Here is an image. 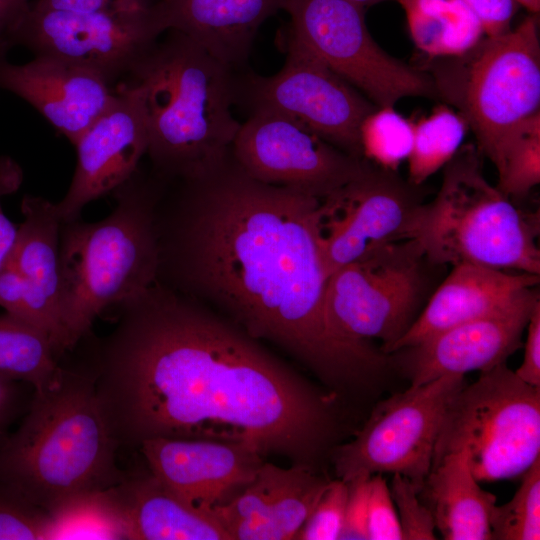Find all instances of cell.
<instances>
[{
	"label": "cell",
	"mask_w": 540,
	"mask_h": 540,
	"mask_svg": "<svg viewBox=\"0 0 540 540\" xmlns=\"http://www.w3.org/2000/svg\"><path fill=\"white\" fill-rule=\"evenodd\" d=\"M114 309L85 362L119 448L216 440L306 465L327 440V399L190 296L156 283Z\"/></svg>",
	"instance_id": "obj_1"
},
{
	"label": "cell",
	"mask_w": 540,
	"mask_h": 540,
	"mask_svg": "<svg viewBox=\"0 0 540 540\" xmlns=\"http://www.w3.org/2000/svg\"><path fill=\"white\" fill-rule=\"evenodd\" d=\"M185 191L158 224V283L213 301L252 338L279 344L329 383L359 382L385 365L372 344L347 341L326 311L321 199L260 182L225 164Z\"/></svg>",
	"instance_id": "obj_2"
},
{
	"label": "cell",
	"mask_w": 540,
	"mask_h": 540,
	"mask_svg": "<svg viewBox=\"0 0 540 540\" xmlns=\"http://www.w3.org/2000/svg\"><path fill=\"white\" fill-rule=\"evenodd\" d=\"M84 361H60L34 389L21 424L0 447V485L50 512L78 494L111 488L126 477Z\"/></svg>",
	"instance_id": "obj_3"
},
{
	"label": "cell",
	"mask_w": 540,
	"mask_h": 540,
	"mask_svg": "<svg viewBox=\"0 0 540 540\" xmlns=\"http://www.w3.org/2000/svg\"><path fill=\"white\" fill-rule=\"evenodd\" d=\"M230 68L169 30L128 78L144 91L147 154L162 177L200 179L226 161L241 127L231 113Z\"/></svg>",
	"instance_id": "obj_4"
},
{
	"label": "cell",
	"mask_w": 540,
	"mask_h": 540,
	"mask_svg": "<svg viewBox=\"0 0 540 540\" xmlns=\"http://www.w3.org/2000/svg\"><path fill=\"white\" fill-rule=\"evenodd\" d=\"M110 214L61 222L60 319L66 353L91 333L98 316L158 283L157 195L140 168L112 192Z\"/></svg>",
	"instance_id": "obj_5"
},
{
	"label": "cell",
	"mask_w": 540,
	"mask_h": 540,
	"mask_svg": "<svg viewBox=\"0 0 540 540\" xmlns=\"http://www.w3.org/2000/svg\"><path fill=\"white\" fill-rule=\"evenodd\" d=\"M480 154L467 145L445 165L439 192L419 206L410 239L434 264L471 263L539 275L538 214L515 207L486 180Z\"/></svg>",
	"instance_id": "obj_6"
},
{
	"label": "cell",
	"mask_w": 540,
	"mask_h": 540,
	"mask_svg": "<svg viewBox=\"0 0 540 540\" xmlns=\"http://www.w3.org/2000/svg\"><path fill=\"white\" fill-rule=\"evenodd\" d=\"M460 450L479 482L523 475L540 458V387L505 363L464 385L444 412L432 466Z\"/></svg>",
	"instance_id": "obj_7"
},
{
	"label": "cell",
	"mask_w": 540,
	"mask_h": 540,
	"mask_svg": "<svg viewBox=\"0 0 540 540\" xmlns=\"http://www.w3.org/2000/svg\"><path fill=\"white\" fill-rule=\"evenodd\" d=\"M459 73L437 86L461 108L481 154L492 163L511 132L540 112V42L536 19L481 39L461 56Z\"/></svg>",
	"instance_id": "obj_8"
},
{
	"label": "cell",
	"mask_w": 540,
	"mask_h": 540,
	"mask_svg": "<svg viewBox=\"0 0 540 540\" xmlns=\"http://www.w3.org/2000/svg\"><path fill=\"white\" fill-rule=\"evenodd\" d=\"M424 260L421 246L410 239L333 272L326 311L335 332L356 344L380 340L387 354L419 315L427 290Z\"/></svg>",
	"instance_id": "obj_9"
},
{
	"label": "cell",
	"mask_w": 540,
	"mask_h": 540,
	"mask_svg": "<svg viewBox=\"0 0 540 540\" xmlns=\"http://www.w3.org/2000/svg\"><path fill=\"white\" fill-rule=\"evenodd\" d=\"M291 18L288 39L313 55L378 108L404 97H434L435 81L390 56L374 41L364 8L346 0H283Z\"/></svg>",
	"instance_id": "obj_10"
},
{
	"label": "cell",
	"mask_w": 540,
	"mask_h": 540,
	"mask_svg": "<svg viewBox=\"0 0 540 540\" xmlns=\"http://www.w3.org/2000/svg\"><path fill=\"white\" fill-rule=\"evenodd\" d=\"M464 385V375H445L378 403L355 438L336 449L337 477L400 474L420 491L446 407Z\"/></svg>",
	"instance_id": "obj_11"
},
{
	"label": "cell",
	"mask_w": 540,
	"mask_h": 540,
	"mask_svg": "<svg viewBox=\"0 0 540 540\" xmlns=\"http://www.w3.org/2000/svg\"><path fill=\"white\" fill-rule=\"evenodd\" d=\"M164 31L155 4L136 12L64 11L30 4L13 43L35 56L90 69L116 86L132 75Z\"/></svg>",
	"instance_id": "obj_12"
},
{
	"label": "cell",
	"mask_w": 540,
	"mask_h": 540,
	"mask_svg": "<svg viewBox=\"0 0 540 540\" xmlns=\"http://www.w3.org/2000/svg\"><path fill=\"white\" fill-rule=\"evenodd\" d=\"M396 172L367 165L355 179L321 199L319 241L330 276L392 243L410 240L422 204Z\"/></svg>",
	"instance_id": "obj_13"
},
{
	"label": "cell",
	"mask_w": 540,
	"mask_h": 540,
	"mask_svg": "<svg viewBox=\"0 0 540 540\" xmlns=\"http://www.w3.org/2000/svg\"><path fill=\"white\" fill-rule=\"evenodd\" d=\"M237 165L250 177L323 199L358 177L368 162L338 149L296 120L255 109L233 141Z\"/></svg>",
	"instance_id": "obj_14"
},
{
	"label": "cell",
	"mask_w": 540,
	"mask_h": 540,
	"mask_svg": "<svg viewBox=\"0 0 540 540\" xmlns=\"http://www.w3.org/2000/svg\"><path fill=\"white\" fill-rule=\"evenodd\" d=\"M282 69L270 77H252L255 109L286 115L347 154L362 158L359 131L377 108L355 87L288 39Z\"/></svg>",
	"instance_id": "obj_15"
},
{
	"label": "cell",
	"mask_w": 540,
	"mask_h": 540,
	"mask_svg": "<svg viewBox=\"0 0 540 540\" xmlns=\"http://www.w3.org/2000/svg\"><path fill=\"white\" fill-rule=\"evenodd\" d=\"M74 146L75 171L56 203L62 223L79 219L87 204L112 193L138 170L149 146L142 86L131 79L118 83L111 104Z\"/></svg>",
	"instance_id": "obj_16"
},
{
	"label": "cell",
	"mask_w": 540,
	"mask_h": 540,
	"mask_svg": "<svg viewBox=\"0 0 540 540\" xmlns=\"http://www.w3.org/2000/svg\"><path fill=\"white\" fill-rule=\"evenodd\" d=\"M538 302V292L527 288L499 310L399 350L404 352L401 367L410 385L445 375L483 372L505 363L522 346V334Z\"/></svg>",
	"instance_id": "obj_17"
},
{
	"label": "cell",
	"mask_w": 540,
	"mask_h": 540,
	"mask_svg": "<svg viewBox=\"0 0 540 540\" xmlns=\"http://www.w3.org/2000/svg\"><path fill=\"white\" fill-rule=\"evenodd\" d=\"M138 449L155 477L205 510L233 488L251 483L263 464L257 451L226 441L152 438Z\"/></svg>",
	"instance_id": "obj_18"
},
{
	"label": "cell",
	"mask_w": 540,
	"mask_h": 540,
	"mask_svg": "<svg viewBox=\"0 0 540 540\" xmlns=\"http://www.w3.org/2000/svg\"><path fill=\"white\" fill-rule=\"evenodd\" d=\"M0 89L35 108L73 145L111 104L116 86L85 67L48 56L0 60Z\"/></svg>",
	"instance_id": "obj_19"
},
{
	"label": "cell",
	"mask_w": 540,
	"mask_h": 540,
	"mask_svg": "<svg viewBox=\"0 0 540 540\" xmlns=\"http://www.w3.org/2000/svg\"><path fill=\"white\" fill-rule=\"evenodd\" d=\"M539 275L461 263L430 297L407 332L387 351L414 346L448 328L488 315L535 287Z\"/></svg>",
	"instance_id": "obj_20"
},
{
	"label": "cell",
	"mask_w": 540,
	"mask_h": 540,
	"mask_svg": "<svg viewBox=\"0 0 540 540\" xmlns=\"http://www.w3.org/2000/svg\"><path fill=\"white\" fill-rule=\"evenodd\" d=\"M23 222L7 263L21 275L27 295L57 353L66 354L60 319L59 239L61 219L56 203L34 195L21 201Z\"/></svg>",
	"instance_id": "obj_21"
},
{
	"label": "cell",
	"mask_w": 540,
	"mask_h": 540,
	"mask_svg": "<svg viewBox=\"0 0 540 540\" xmlns=\"http://www.w3.org/2000/svg\"><path fill=\"white\" fill-rule=\"evenodd\" d=\"M126 540H231L213 510L176 494L150 471L109 488Z\"/></svg>",
	"instance_id": "obj_22"
},
{
	"label": "cell",
	"mask_w": 540,
	"mask_h": 540,
	"mask_svg": "<svg viewBox=\"0 0 540 540\" xmlns=\"http://www.w3.org/2000/svg\"><path fill=\"white\" fill-rule=\"evenodd\" d=\"M283 0H157L165 30L178 31L231 68L244 61L260 25Z\"/></svg>",
	"instance_id": "obj_23"
},
{
	"label": "cell",
	"mask_w": 540,
	"mask_h": 540,
	"mask_svg": "<svg viewBox=\"0 0 540 540\" xmlns=\"http://www.w3.org/2000/svg\"><path fill=\"white\" fill-rule=\"evenodd\" d=\"M329 480L308 465L283 469L263 463L235 501L250 540L295 539Z\"/></svg>",
	"instance_id": "obj_24"
},
{
	"label": "cell",
	"mask_w": 540,
	"mask_h": 540,
	"mask_svg": "<svg viewBox=\"0 0 540 540\" xmlns=\"http://www.w3.org/2000/svg\"><path fill=\"white\" fill-rule=\"evenodd\" d=\"M418 494L443 539H492L490 519L497 498L480 487L464 450L433 465Z\"/></svg>",
	"instance_id": "obj_25"
},
{
	"label": "cell",
	"mask_w": 540,
	"mask_h": 540,
	"mask_svg": "<svg viewBox=\"0 0 540 540\" xmlns=\"http://www.w3.org/2000/svg\"><path fill=\"white\" fill-rule=\"evenodd\" d=\"M415 46L430 57H461L482 39L477 17L461 0H397Z\"/></svg>",
	"instance_id": "obj_26"
},
{
	"label": "cell",
	"mask_w": 540,
	"mask_h": 540,
	"mask_svg": "<svg viewBox=\"0 0 540 540\" xmlns=\"http://www.w3.org/2000/svg\"><path fill=\"white\" fill-rule=\"evenodd\" d=\"M61 358L43 330L0 315V375L39 389L53 378Z\"/></svg>",
	"instance_id": "obj_27"
},
{
	"label": "cell",
	"mask_w": 540,
	"mask_h": 540,
	"mask_svg": "<svg viewBox=\"0 0 540 540\" xmlns=\"http://www.w3.org/2000/svg\"><path fill=\"white\" fill-rule=\"evenodd\" d=\"M469 125L461 113L445 105L433 109L413 125L408 157L409 183L420 186L458 152Z\"/></svg>",
	"instance_id": "obj_28"
},
{
	"label": "cell",
	"mask_w": 540,
	"mask_h": 540,
	"mask_svg": "<svg viewBox=\"0 0 540 540\" xmlns=\"http://www.w3.org/2000/svg\"><path fill=\"white\" fill-rule=\"evenodd\" d=\"M50 539H124L125 528L109 488L78 494L49 512Z\"/></svg>",
	"instance_id": "obj_29"
},
{
	"label": "cell",
	"mask_w": 540,
	"mask_h": 540,
	"mask_svg": "<svg viewBox=\"0 0 540 540\" xmlns=\"http://www.w3.org/2000/svg\"><path fill=\"white\" fill-rule=\"evenodd\" d=\"M493 164L496 187L507 198L524 197L540 183V112L511 132Z\"/></svg>",
	"instance_id": "obj_30"
},
{
	"label": "cell",
	"mask_w": 540,
	"mask_h": 540,
	"mask_svg": "<svg viewBox=\"0 0 540 540\" xmlns=\"http://www.w3.org/2000/svg\"><path fill=\"white\" fill-rule=\"evenodd\" d=\"M413 125L394 107L375 108L360 126L362 156L379 168L396 172L410 155Z\"/></svg>",
	"instance_id": "obj_31"
},
{
	"label": "cell",
	"mask_w": 540,
	"mask_h": 540,
	"mask_svg": "<svg viewBox=\"0 0 540 540\" xmlns=\"http://www.w3.org/2000/svg\"><path fill=\"white\" fill-rule=\"evenodd\" d=\"M490 525L492 539H540V458L523 474L514 496L495 505Z\"/></svg>",
	"instance_id": "obj_32"
},
{
	"label": "cell",
	"mask_w": 540,
	"mask_h": 540,
	"mask_svg": "<svg viewBox=\"0 0 540 540\" xmlns=\"http://www.w3.org/2000/svg\"><path fill=\"white\" fill-rule=\"evenodd\" d=\"M51 532L48 511L0 485V540H48Z\"/></svg>",
	"instance_id": "obj_33"
},
{
	"label": "cell",
	"mask_w": 540,
	"mask_h": 540,
	"mask_svg": "<svg viewBox=\"0 0 540 540\" xmlns=\"http://www.w3.org/2000/svg\"><path fill=\"white\" fill-rule=\"evenodd\" d=\"M389 489L396 507L402 540L436 539L432 513L420 499L416 486L404 476L393 474Z\"/></svg>",
	"instance_id": "obj_34"
},
{
	"label": "cell",
	"mask_w": 540,
	"mask_h": 540,
	"mask_svg": "<svg viewBox=\"0 0 540 540\" xmlns=\"http://www.w3.org/2000/svg\"><path fill=\"white\" fill-rule=\"evenodd\" d=\"M347 497V482L341 479L329 481L313 511L296 534L295 539H339Z\"/></svg>",
	"instance_id": "obj_35"
},
{
	"label": "cell",
	"mask_w": 540,
	"mask_h": 540,
	"mask_svg": "<svg viewBox=\"0 0 540 540\" xmlns=\"http://www.w3.org/2000/svg\"><path fill=\"white\" fill-rule=\"evenodd\" d=\"M367 534L368 540H402L396 507L382 474L369 480Z\"/></svg>",
	"instance_id": "obj_36"
},
{
	"label": "cell",
	"mask_w": 540,
	"mask_h": 540,
	"mask_svg": "<svg viewBox=\"0 0 540 540\" xmlns=\"http://www.w3.org/2000/svg\"><path fill=\"white\" fill-rule=\"evenodd\" d=\"M371 475L359 474L347 482L348 497L339 539L368 540L367 511Z\"/></svg>",
	"instance_id": "obj_37"
},
{
	"label": "cell",
	"mask_w": 540,
	"mask_h": 540,
	"mask_svg": "<svg viewBox=\"0 0 540 540\" xmlns=\"http://www.w3.org/2000/svg\"><path fill=\"white\" fill-rule=\"evenodd\" d=\"M22 181L20 165L11 157L0 156V271L10 258L18 232V227L5 215L1 199L15 193Z\"/></svg>",
	"instance_id": "obj_38"
},
{
	"label": "cell",
	"mask_w": 540,
	"mask_h": 540,
	"mask_svg": "<svg viewBox=\"0 0 540 540\" xmlns=\"http://www.w3.org/2000/svg\"><path fill=\"white\" fill-rule=\"evenodd\" d=\"M34 389L31 385L0 375V447L9 436L15 420L28 409Z\"/></svg>",
	"instance_id": "obj_39"
},
{
	"label": "cell",
	"mask_w": 540,
	"mask_h": 540,
	"mask_svg": "<svg viewBox=\"0 0 540 540\" xmlns=\"http://www.w3.org/2000/svg\"><path fill=\"white\" fill-rule=\"evenodd\" d=\"M477 17L487 37L504 34L510 30L517 2L515 0H461Z\"/></svg>",
	"instance_id": "obj_40"
},
{
	"label": "cell",
	"mask_w": 540,
	"mask_h": 540,
	"mask_svg": "<svg viewBox=\"0 0 540 540\" xmlns=\"http://www.w3.org/2000/svg\"><path fill=\"white\" fill-rule=\"evenodd\" d=\"M157 0H35L37 8L81 12H136L151 9Z\"/></svg>",
	"instance_id": "obj_41"
},
{
	"label": "cell",
	"mask_w": 540,
	"mask_h": 540,
	"mask_svg": "<svg viewBox=\"0 0 540 540\" xmlns=\"http://www.w3.org/2000/svg\"><path fill=\"white\" fill-rule=\"evenodd\" d=\"M526 328L523 362L514 372L523 382L540 387V301L533 308Z\"/></svg>",
	"instance_id": "obj_42"
},
{
	"label": "cell",
	"mask_w": 540,
	"mask_h": 540,
	"mask_svg": "<svg viewBox=\"0 0 540 540\" xmlns=\"http://www.w3.org/2000/svg\"><path fill=\"white\" fill-rule=\"evenodd\" d=\"M30 4V0H0V60L14 46V33Z\"/></svg>",
	"instance_id": "obj_43"
},
{
	"label": "cell",
	"mask_w": 540,
	"mask_h": 540,
	"mask_svg": "<svg viewBox=\"0 0 540 540\" xmlns=\"http://www.w3.org/2000/svg\"><path fill=\"white\" fill-rule=\"evenodd\" d=\"M517 4L522 5L531 13L538 14L540 11V0H515Z\"/></svg>",
	"instance_id": "obj_44"
},
{
	"label": "cell",
	"mask_w": 540,
	"mask_h": 540,
	"mask_svg": "<svg viewBox=\"0 0 540 540\" xmlns=\"http://www.w3.org/2000/svg\"><path fill=\"white\" fill-rule=\"evenodd\" d=\"M346 1L352 4H355L359 7L365 8V7H368V6L383 2V1H387V0H346Z\"/></svg>",
	"instance_id": "obj_45"
}]
</instances>
